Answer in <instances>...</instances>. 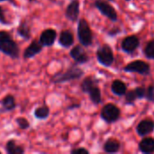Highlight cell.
Here are the masks:
<instances>
[{
    "label": "cell",
    "mask_w": 154,
    "mask_h": 154,
    "mask_svg": "<svg viewBox=\"0 0 154 154\" xmlns=\"http://www.w3.org/2000/svg\"><path fill=\"white\" fill-rule=\"evenodd\" d=\"M78 38L80 44L84 47H89L93 43V33L88 23L85 19H80L79 22Z\"/></svg>",
    "instance_id": "cell-2"
},
{
    "label": "cell",
    "mask_w": 154,
    "mask_h": 154,
    "mask_svg": "<svg viewBox=\"0 0 154 154\" xmlns=\"http://www.w3.org/2000/svg\"><path fill=\"white\" fill-rule=\"evenodd\" d=\"M2 1H7V0H0V2H2Z\"/></svg>",
    "instance_id": "cell-31"
},
{
    "label": "cell",
    "mask_w": 154,
    "mask_h": 154,
    "mask_svg": "<svg viewBox=\"0 0 154 154\" xmlns=\"http://www.w3.org/2000/svg\"><path fill=\"white\" fill-rule=\"evenodd\" d=\"M70 57L75 60V62L79 64H84L87 63L89 60V57L84 51L81 45H77L73 47L69 52Z\"/></svg>",
    "instance_id": "cell-9"
},
{
    "label": "cell",
    "mask_w": 154,
    "mask_h": 154,
    "mask_svg": "<svg viewBox=\"0 0 154 154\" xmlns=\"http://www.w3.org/2000/svg\"><path fill=\"white\" fill-rule=\"evenodd\" d=\"M95 6L99 10V12L106 16L109 20L113 22H116L118 20V14L116 9L106 1L105 0H96Z\"/></svg>",
    "instance_id": "cell-7"
},
{
    "label": "cell",
    "mask_w": 154,
    "mask_h": 154,
    "mask_svg": "<svg viewBox=\"0 0 154 154\" xmlns=\"http://www.w3.org/2000/svg\"><path fill=\"white\" fill-rule=\"evenodd\" d=\"M144 55L149 60H154V39L147 42L144 48Z\"/></svg>",
    "instance_id": "cell-24"
},
{
    "label": "cell",
    "mask_w": 154,
    "mask_h": 154,
    "mask_svg": "<svg viewBox=\"0 0 154 154\" xmlns=\"http://www.w3.org/2000/svg\"><path fill=\"white\" fill-rule=\"evenodd\" d=\"M121 116V111L119 107L112 103L105 105L101 111V118L106 123H115L116 122Z\"/></svg>",
    "instance_id": "cell-4"
},
{
    "label": "cell",
    "mask_w": 154,
    "mask_h": 154,
    "mask_svg": "<svg viewBox=\"0 0 154 154\" xmlns=\"http://www.w3.org/2000/svg\"><path fill=\"white\" fill-rule=\"evenodd\" d=\"M18 34L20 36H22L23 39L27 40L31 37V31H30V27L29 25L25 23V22H22L17 29Z\"/></svg>",
    "instance_id": "cell-22"
},
{
    "label": "cell",
    "mask_w": 154,
    "mask_h": 154,
    "mask_svg": "<svg viewBox=\"0 0 154 154\" xmlns=\"http://www.w3.org/2000/svg\"><path fill=\"white\" fill-rule=\"evenodd\" d=\"M135 92H136V95H137V97L142 99L143 97H145V95H146V89L143 88H141V87H138L136 88L135 89Z\"/></svg>",
    "instance_id": "cell-28"
},
{
    "label": "cell",
    "mask_w": 154,
    "mask_h": 154,
    "mask_svg": "<svg viewBox=\"0 0 154 154\" xmlns=\"http://www.w3.org/2000/svg\"><path fill=\"white\" fill-rule=\"evenodd\" d=\"M72 154H88V151L85 148H78V149H74L70 152Z\"/></svg>",
    "instance_id": "cell-30"
},
{
    "label": "cell",
    "mask_w": 154,
    "mask_h": 154,
    "mask_svg": "<svg viewBox=\"0 0 154 154\" xmlns=\"http://www.w3.org/2000/svg\"><path fill=\"white\" fill-rule=\"evenodd\" d=\"M125 103L128 104V105H132L136 99H138L135 90L128 91V92L125 93Z\"/></svg>",
    "instance_id": "cell-25"
},
{
    "label": "cell",
    "mask_w": 154,
    "mask_h": 154,
    "mask_svg": "<svg viewBox=\"0 0 154 154\" xmlns=\"http://www.w3.org/2000/svg\"><path fill=\"white\" fill-rule=\"evenodd\" d=\"M109 1H113V0H109Z\"/></svg>",
    "instance_id": "cell-33"
},
{
    "label": "cell",
    "mask_w": 154,
    "mask_h": 154,
    "mask_svg": "<svg viewBox=\"0 0 154 154\" xmlns=\"http://www.w3.org/2000/svg\"><path fill=\"white\" fill-rule=\"evenodd\" d=\"M42 44L40 42V41H33L31 42V44L24 50L23 52V58L24 59H30L40 53L42 50Z\"/></svg>",
    "instance_id": "cell-13"
},
{
    "label": "cell",
    "mask_w": 154,
    "mask_h": 154,
    "mask_svg": "<svg viewBox=\"0 0 154 154\" xmlns=\"http://www.w3.org/2000/svg\"><path fill=\"white\" fill-rule=\"evenodd\" d=\"M59 42L62 47H65V48H69L71 45H73L74 36H73L72 32L68 31V30L62 31L60 32V35Z\"/></svg>",
    "instance_id": "cell-15"
},
{
    "label": "cell",
    "mask_w": 154,
    "mask_h": 154,
    "mask_svg": "<svg viewBox=\"0 0 154 154\" xmlns=\"http://www.w3.org/2000/svg\"><path fill=\"white\" fill-rule=\"evenodd\" d=\"M97 84H98V80L95 77H87L81 83V90L84 93L88 94L89 89Z\"/></svg>",
    "instance_id": "cell-20"
},
{
    "label": "cell",
    "mask_w": 154,
    "mask_h": 154,
    "mask_svg": "<svg viewBox=\"0 0 154 154\" xmlns=\"http://www.w3.org/2000/svg\"><path fill=\"white\" fill-rule=\"evenodd\" d=\"M3 109L5 111H11L13 109L15 108L16 103H15V98L14 97H13L12 95H8L6 97H5L1 102Z\"/></svg>",
    "instance_id": "cell-21"
},
{
    "label": "cell",
    "mask_w": 154,
    "mask_h": 154,
    "mask_svg": "<svg viewBox=\"0 0 154 154\" xmlns=\"http://www.w3.org/2000/svg\"><path fill=\"white\" fill-rule=\"evenodd\" d=\"M125 1H130V0H125Z\"/></svg>",
    "instance_id": "cell-32"
},
{
    "label": "cell",
    "mask_w": 154,
    "mask_h": 154,
    "mask_svg": "<svg viewBox=\"0 0 154 154\" xmlns=\"http://www.w3.org/2000/svg\"><path fill=\"white\" fill-rule=\"evenodd\" d=\"M140 46V40L135 35L125 37L122 42V49L126 53H133Z\"/></svg>",
    "instance_id": "cell-8"
},
{
    "label": "cell",
    "mask_w": 154,
    "mask_h": 154,
    "mask_svg": "<svg viewBox=\"0 0 154 154\" xmlns=\"http://www.w3.org/2000/svg\"><path fill=\"white\" fill-rule=\"evenodd\" d=\"M154 131V121L150 119H145L141 121L137 127L136 132L140 136H147Z\"/></svg>",
    "instance_id": "cell-10"
},
{
    "label": "cell",
    "mask_w": 154,
    "mask_h": 154,
    "mask_svg": "<svg viewBox=\"0 0 154 154\" xmlns=\"http://www.w3.org/2000/svg\"><path fill=\"white\" fill-rule=\"evenodd\" d=\"M145 97L149 100V101H154V86H150L147 88L146 89V95H145Z\"/></svg>",
    "instance_id": "cell-27"
},
{
    "label": "cell",
    "mask_w": 154,
    "mask_h": 154,
    "mask_svg": "<svg viewBox=\"0 0 154 154\" xmlns=\"http://www.w3.org/2000/svg\"><path fill=\"white\" fill-rule=\"evenodd\" d=\"M0 51L14 59L19 57L20 50L17 43L5 31H0Z\"/></svg>",
    "instance_id": "cell-1"
},
{
    "label": "cell",
    "mask_w": 154,
    "mask_h": 154,
    "mask_svg": "<svg viewBox=\"0 0 154 154\" xmlns=\"http://www.w3.org/2000/svg\"><path fill=\"white\" fill-rule=\"evenodd\" d=\"M65 15L69 20L72 22H75L78 20V17L79 15V0H72L69 3V5L66 8Z\"/></svg>",
    "instance_id": "cell-11"
},
{
    "label": "cell",
    "mask_w": 154,
    "mask_h": 154,
    "mask_svg": "<svg viewBox=\"0 0 154 154\" xmlns=\"http://www.w3.org/2000/svg\"><path fill=\"white\" fill-rule=\"evenodd\" d=\"M97 59L98 60V62L100 64H102L105 67H110L113 62H114V53L112 49L110 48V46H108L107 44L102 45L100 46L97 52Z\"/></svg>",
    "instance_id": "cell-5"
},
{
    "label": "cell",
    "mask_w": 154,
    "mask_h": 154,
    "mask_svg": "<svg viewBox=\"0 0 154 154\" xmlns=\"http://www.w3.org/2000/svg\"><path fill=\"white\" fill-rule=\"evenodd\" d=\"M5 151L8 154H23L24 152L23 148L21 145H17L14 140H10L7 142Z\"/></svg>",
    "instance_id": "cell-18"
},
{
    "label": "cell",
    "mask_w": 154,
    "mask_h": 154,
    "mask_svg": "<svg viewBox=\"0 0 154 154\" xmlns=\"http://www.w3.org/2000/svg\"><path fill=\"white\" fill-rule=\"evenodd\" d=\"M139 150L145 154L153 153L154 152V139L147 137L143 139L139 143Z\"/></svg>",
    "instance_id": "cell-14"
},
{
    "label": "cell",
    "mask_w": 154,
    "mask_h": 154,
    "mask_svg": "<svg viewBox=\"0 0 154 154\" xmlns=\"http://www.w3.org/2000/svg\"><path fill=\"white\" fill-rule=\"evenodd\" d=\"M0 23H3V24H8L9 23L6 21L5 19V12H4V9L2 6H0Z\"/></svg>",
    "instance_id": "cell-29"
},
{
    "label": "cell",
    "mask_w": 154,
    "mask_h": 154,
    "mask_svg": "<svg viewBox=\"0 0 154 154\" xmlns=\"http://www.w3.org/2000/svg\"><path fill=\"white\" fill-rule=\"evenodd\" d=\"M16 123H17L18 126L23 130H25L30 127V123L24 117H18L16 119Z\"/></svg>",
    "instance_id": "cell-26"
},
{
    "label": "cell",
    "mask_w": 154,
    "mask_h": 154,
    "mask_svg": "<svg viewBox=\"0 0 154 154\" xmlns=\"http://www.w3.org/2000/svg\"><path fill=\"white\" fill-rule=\"evenodd\" d=\"M120 147H121V144L116 139L109 138L104 143L103 149L106 153H116L119 152Z\"/></svg>",
    "instance_id": "cell-16"
},
{
    "label": "cell",
    "mask_w": 154,
    "mask_h": 154,
    "mask_svg": "<svg viewBox=\"0 0 154 154\" xmlns=\"http://www.w3.org/2000/svg\"><path fill=\"white\" fill-rule=\"evenodd\" d=\"M88 94L89 95V98L90 100L96 104V105H98L102 102V98H101V91H100V88H98L97 85L94 86L92 88L89 89V91L88 92Z\"/></svg>",
    "instance_id": "cell-19"
},
{
    "label": "cell",
    "mask_w": 154,
    "mask_h": 154,
    "mask_svg": "<svg viewBox=\"0 0 154 154\" xmlns=\"http://www.w3.org/2000/svg\"><path fill=\"white\" fill-rule=\"evenodd\" d=\"M50 115V109L46 106H42L41 107H38L34 111V116L38 119H46Z\"/></svg>",
    "instance_id": "cell-23"
},
{
    "label": "cell",
    "mask_w": 154,
    "mask_h": 154,
    "mask_svg": "<svg viewBox=\"0 0 154 154\" xmlns=\"http://www.w3.org/2000/svg\"><path fill=\"white\" fill-rule=\"evenodd\" d=\"M111 90L116 96L123 97L127 92V87L122 80L116 79L113 81V83L111 85Z\"/></svg>",
    "instance_id": "cell-17"
},
{
    "label": "cell",
    "mask_w": 154,
    "mask_h": 154,
    "mask_svg": "<svg viewBox=\"0 0 154 154\" xmlns=\"http://www.w3.org/2000/svg\"><path fill=\"white\" fill-rule=\"evenodd\" d=\"M57 37V32L53 29H47L44 30L41 35H40V42L42 44V46H51Z\"/></svg>",
    "instance_id": "cell-12"
},
{
    "label": "cell",
    "mask_w": 154,
    "mask_h": 154,
    "mask_svg": "<svg viewBox=\"0 0 154 154\" xmlns=\"http://www.w3.org/2000/svg\"><path fill=\"white\" fill-rule=\"evenodd\" d=\"M124 70L125 72L138 73V74H141L143 76H148L151 73L150 64L143 60H137L128 63L124 68Z\"/></svg>",
    "instance_id": "cell-6"
},
{
    "label": "cell",
    "mask_w": 154,
    "mask_h": 154,
    "mask_svg": "<svg viewBox=\"0 0 154 154\" xmlns=\"http://www.w3.org/2000/svg\"><path fill=\"white\" fill-rule=\"evenodd\" d=\"M84 74V71L77 66L70 67L67 71L63 73H58L51 78L53 83H64L75 79H80Z\"/></svg>",
    "instance_id": "cell-3"
}]
</instances>
